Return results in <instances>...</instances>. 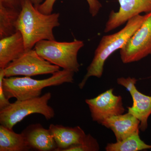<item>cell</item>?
Listing matches in <instances>:
<instances>
[{
  "mask_svg": "<svg viewBox=\"0 0 151 151\" xmlns=\"http://www.w3.org/2000/svg\"><path fill=\"white\" fill-rule=\"evenodd\" d=\"M59 13H42L30 0H25L17 22V29L23 37L27 50L42 40H55L53 29L60 25Z\"/></svg>",
  "mask_w": 151,
  "mask_h": 151,
  "instance_id": "cell-1",
  "label": "cell"
},
{
  "mask_svg": "<svg viewBox=\"0 0 151 151\" xmlns=\"http://www.w3.org/2000/svg\"><path fill=\"white\" fill-rule=\"evenodd\" d=\"M150 12L144 15H139L130 19L127 24L121 30L110 35L104 36L94 52L92 62L87 68V72L81 82L78 84L82 89L88 78L92 76L100 78L102 76L105 63L113 52L121 49L128 41L139 28Z\"/></svg>",
  "mask_w": 151,
  "mask_h": 151,
  "instance_id": "cell-2",
  "label": "cell"
},
{
  "mask_svg": "<svg viewBox=\"0 0 151 151\" xmlns=\"http://www.w3.org/2000/svg\"><path fill=\"white\" fill-rule=\"evenodd\" d=\"M74 73L63 69L45 79L38 80L29 76L4 77L2 84L7 99L15 98L17 100H28L40 97L45 87L58 86L64 83H72Z\"/></svg>",
  "mask_w": 151,
  "mask_h": 151,
  "instance_id": "cell-3",
  "label": "cell"
},
{
  "mask_svg": "<svg viewBox=\"0 0 151 151\" xmlns=\"http://www.w3.org/2000/svg\"><path fill=\"white\" fill-rule=\"evenodd\" d=\"M84 46V42L81 40L61 42L42 40L36 44L34 50L52 64L75 73L79 71L80 66L77 60L78 53Z\"/></svg>",
  "mask_w": 151,
  "mask_h": 151,
  "instance_id": "cell-4",
  "label": "cell"
},
{
  "mask_svg": "<svg viewBox=\"0 0 151 151\" xmlns=\"http://www.w3.org/2000/svg\"><path fill=\"white\" fill-rule=\"evenodd\" d=\"M52 97L48 92L40 97L28 100H17L8 106L0 110V124L13 129L14 126L31 114H41L47 120L54 117V110L48 105Z\"/></svg>",
  "mask_w": 151,
  "mask_h": 151,
  "instance_id": "cell-5",
  "label": "cell"
},
{
  "mask_svg": "<svg viewBox=\"0 0 151 151\" xmlns=\"http://www.w3.org/2000/svg\"><path fill=\"white\" fill-rule=\"evenodd\" d=\"M60 67L52 64L40 56L34 49L26 51L17 59L10 63L4 68L5 77L16 76H35L53 74L60 70Z\"/></svg>",
  "mask_w": 151,
  "mask_h": 151,
  "instance_id": "cell-6",
  "label": "cell"
},
{
  "mask_svg": "<svg viewBox=\"0 0 151 151\" xmlns=\"http://www.w3.org/2000/svg\"><path fill=\"white\" fill-rule=\"evenodd\" d=\"M122 62H136L151 55V12L140 27L120 49Z\"/></svg>",
  "mask_w": 151,
  "mask_h": 151,
  "instance_id": "cell-7",
  "label": "cell"
},
{
  "mask_svg": "<svg viewBox=\"0 0 151 151\" xmlns=\"http://www.w3.org/2000/svg\"><path fill=\"white\" fill-rule=\"evenodd\" d=\"M85 102L89 107L92 120L101 124L109 117L124 114L125 111L122 98L113 93V89H108Z\"/></svg>",
  "mask_w": 151,
  "mask_h": 151,
  "instance_id": "cell-8",
  "label": "cell"
},
{
  "mask_svg": "<svg viewBox=\"0 0 151 151\" xmlns=\"http://www.w3.org/2000/svg\"><path fill=\"white\" fill-rule=\"evenodd\" d=\"M137 81L135 78L122 77L118 78L117 83L125 87L131 94L133 105L128 107V112L140 121V130L144 132L147 128L148 120L151 114V96L138 91L135 86Z\"/></svg>",
  "mask_w": 151,
  "mask_h": 151,
  "instance_id": "cell-9",
  "label": "cell"
},
{
  "mask_svg": "<svg viewBox=\"0 0 151 151\" xmlns=\"http://www.w3.org/2000/svg\"><path fill=\"white\" fill-rule=\"evenodd\" d=\"M119 11L111 12L105 25V33L115 29L142 13L151 12V0H119Z\"/></svg>",
  "mask_w": 151,
  "mask_h": 151,
  "instance_id": "cell-10",
  "label": "cell"
},
{
  "mask_svg": "<svg viewBox=\"0 0 151 151\" xmlns=\"http://www.w3.org/2000/svg\"><path fill=\"white\" fill-rule=\"evenodd\" d=\"M22 134L30 150L39 151H56L57 146L49 130L40 124L27 126Z\"/></svg>",
  "mask_w": 151,
  "mask_h": 151,
  "instance_id": "cell-11",
  "label": "cell"
},
{
  "mask_svg": "<svg viewBox=\"0 0 151 151\" xmlns=\"http://www.w3.org/2000/svg\"><path fill=\"white\" fill-rule=\"evenodd\" d=\"M101 124L112 130L116 141L119 142L139 131L140 122L134 115L128 112L109 117Z\"/></svg>",
  "mask_w": 151,
  "mask_h": 151,
  "instance_id": "cell-12",
  "label": "cell"
},
{
  "mask_svg": "<svg viewBox=\"0 0 151 151\" xmlns=\"http://www.w3.org/2000/svg\"><path fill=\"white\" fill-rule=\"evenodd\" d=\"M48 129L57 146L56 151H65L72 146L81 144L86 136L79 126L71 127L51 124Z\"/></svg>",
  "mask_w": 151,
  "mask_h": 151,
  "instance_id": "cell-13",
  "label": "cell"
},
{
  "mask_svg": "<svg viewBox=\"0 0 151 151\" xmlns=\"http://www.w3.org/2000/svg\"><path fill=\"white\" fill-rule=\"evenodd\" d=\"M24 39L21 32L15 33L0 40V68H5L26 51Z\"/></svg>",
  "mask_w": 151,
  "mask_h": 151,
  "instance_id": "cell-14",
  "label": "cell"
},
{
  "mask_svg": "<svg viewBox=\"0 0 151 151\" xmlns=\"http://www.w3.org/2000/svg\"><path fill=\"white\" fill-rule=\"evenodd\" d=\"M23 136L13 129L0 126V151L29 150Z\"/></svg>",
  "mask_w": 151,
  "mask_h": 151,
  "instance_id": "cell-15",
  "label": "cell"
},
{
  "mask_svg": "<svg viewBox=\"0 0 151 151\" xmlns=\"http://www.w3.org/2000/svg\"><path fill=\"white\" fill-rule=\"evenodd\" d=\"M21 11L0 5V39L17 31V22Z\"/></svg>",
  "mask_w": 151,
  "mask_h": 151,
  "instance_id": "cell-16",
  "label": "cell"
},
{
  "mask_svg": "<svg viewBox=\"0 0 151 151\" xmlns=\"http://www.w3.org/2000/svg\"><path fill=\"white\" fill-rule=\"evenodd\" d=\"M136 132L123 140L108 143L105 147L107 151H139L151 149V145L146 144Z\"/></svg>",
  "mask_w": 151,
  "mask_h": 151,
  "instance_id": "cell-17",
  "label": "cell"
},
{
  "mask_svg": "<svg viewBox=\"0 0 151 151\" xmlns=\"http://www.w3.org/2000/svg\"><path fill=\"white\" fill-rule=\"evenodd\" d=\"M89 6V11L92 17L96 16L102 7L101 3L98 0H86ZM56 0H45L37 9L42 13L49 14L52 13L53 6Z\"/></svg>",
  "mask_w": 151,
  "mask_h": 151,
  "instance_id": "cell-18",
  "label": "cell"
},
{
  "mask_svg": "<svg viewBox=\"0 0 151 151\" xmlns=\"http://www.w3.org/2000/svg\"><path fill=\"white\" fill-rule=\"evenodd\" d=\"M99 150L100 145L97 140L92 135L88 134L81 144L72 146L65 151H97Z\"/></svg>",
  "mask_w": 151,
  "mask_h": 151,
  "instance_id": "cell-19",
  "label": "cell"
},
{
  "mask_svg": "<svg viewBox=\"0 0 151 151\" xmlns=\"http://www.w3.org/2000/svg\"><path fill=\"white\" fill-rule=\"evenodd\" d=\"M5 77L4 69L0 68V110L5 108L11 104L8 99H7L4 92L3 87V80Z\"/></svg>",
  "mask_w": 151,
  "mask_h": 151,
  "instance_id": "cell-20",
  "label": "cell"
},
{
  "mask_svg": "<svg viewBox=\"0 0 151 151\" xmlns=\"http://www.w3.org/2000/svg\"><path fill=\"white\" fill-rule=\"evenodd\" d=\"M25 0H0V5L10 8L21 11Z\"/></svg>",
  "mask_w": 151,
  "mask_h": 151,
  "instance_id": "cell-21",
  "label": "cell"
},
{
  "mask_svg": "<svg viewBox=\"0 0 151 151\" xmlns=\"http://www.w3.org/2000/svg\"><path fill=\"white\" fill-rule=\"evenodd\" d=\"M35 7H37L43 2V0H30Z\"/></svg>",
  "mask_w": 151,
  "mask_h": 151,
  "instance_id": "cell-22",
  "label": "cell"
}]
</instances>
